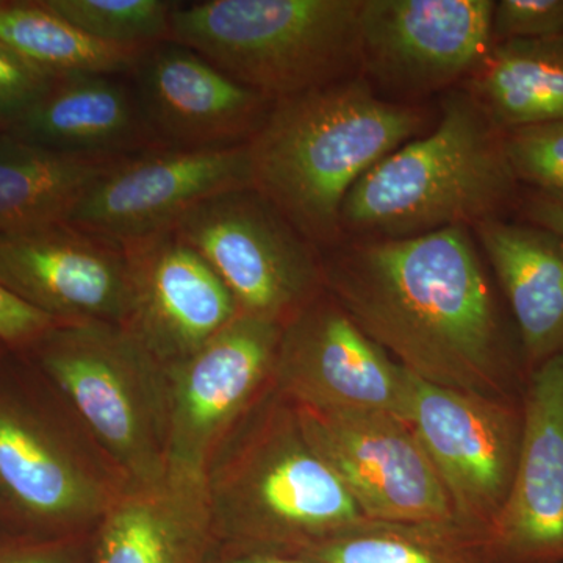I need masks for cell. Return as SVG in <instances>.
<instances>
[{"label": "cell", "instance_id": "cell-5", "mask_svg": "<svg viewBox=\"0 0 563 563\" xmlns=\"http://www.w3.org/2000/svg\"><path fill=\"white\" fill-rule=\"evenodd\" d=\"M124 483L32 363L0 354V512L11 531H95Z\"/></svg>", "mask_w": 563, "mask_h": 563}, {"label": "cell", "instance_id": "cell-28", "mask_svg": "<svg viewBox=\"0 0 563 563\" xmlns=\"http://www.w3.org/2000/svg\"><path fill=\"white\" fill-rule=\"evenodd\" d=\"M492 35L493 44L563 36V0H499Z\"/></svg>", "mask_w": 563, "mask_h": 563}, {"label": "cell", "instance_id": "cell-7", "mask_svg": "<svg viewBox=\"0 0 563 563\" xmlns=\"http://www.w3.org/2000/svg\"><path fill=\"white\" fill-rule=\"evenodd\" d=\"M363 0L179 2L169 41L272 101L350 79Z\"/></svg>", "mask_w": 563, "mask_h": 563}, {"label": "cell", "instance_id": "cell-14", "mask_svg": "<svg viewBox=\"0 0 563 563\" xmlns=\"http://www.w3.org/2000/svg\"><path fill=\"white\" fill-rule=\"evenodd\" d=\"M493 9V0H363L361 66L406 95L451 87L490 52Z\"/></svg>", "mask_w": 563, "mask_h": 563}, {"label": "cell", "instance_id": "cell-34", "mask_svg": "<svg viewBox=\"0 0 563 563\" xmlns=\"http://www.w3.org/2000/svg\"><path fill=\"white\" fill-rule=\"evenodd\" d=\"M3 532H13L9 523H7L5 517H3L2 512H0V533Z\"/></svg>", "mask_w": 563, "mask_h": 563}, {"label": "cell", "instance_id": "cell-27", "mask_svg": "<svg viewBox=\"0 0 563 563\" xmlns=\"http://www.w3.org/2000/svg\"><path fill=\"white\" fill-rule=\"evenodd\" d=\"M504 150L518 184L563 201V121L504 132Z\"/></svg>", "mask_w": 563, "mask_h": 563}, {"label": "cell", "instance_id": "cell-10", "mask_svg": "<svg viewBox=\"0 0 563 563\" xmlns=\"http://www.w3.org/2000/svg\"><path fill=\"white\" fill-rule=\"evenodd\" d=\"M282 325L239 313L198 351L165 365L168 470L206 476L218 448L272 385Z\"/></svg>", "mask_w": 563, "mask_h": 563}, {"label": "cell", "instance_id": "cell-9", "mask_svg": "<svg viewBox=\"0 0 563 563\" xmlns=\"http://www.w3.org/2000/svg\"><path fill=\"white\" fill-rule=\"evenodd\" d=\"M407 374L404 421L439 474L455 520L488 539L512 487L523 407Z\"/></svg>", "mask_w": 563, "mask_h": 563}, {"label": "cell", "instance_id": "cell-2", "mask_svg": "<svg viewBox=\"0 0 563 563\" xmlns=\"http://www.w3.org/2000/svg\"><path fill=\"white\" fill-rule=\"evenodd\" d=\"M426 124L424 110L379 98L357 77L288 96L246 143L252 188L317 250L336 246L352 187Z\"/></svg>", "mask_w": 563, "mask_h": 563}, {"label": "cell", "instance_id": "cell-32", "mask_svg": "<svg viewBox=\"0 0 563 563\" xmlns=\"http://www.w3.org/2000/svg\"><path fill=\"white\" fill-rule=\"evenodd\" d=\"M203 563H313L298 554L214 542Z\"/></svg>", "mask_w": 563, "mask_h": 563}, {"label": "cell", "instance_id": "cell-16", "mask_svg": "<svg viewBox=\"0 0 563 563\" xmlns=\"http://www.w3.org/2000/svg\"><path fill=\"white\" fill-rule=\"evenodd\" d=\"M129 79L162 147L246 144L274 102L233 80L198 52L169 40L147 47Z\"/></svg>", "mask_w": 563, "mask_h": 563}, {"label": "cell", "instance_id": "cell-31", "mask_svg": "<svg viewBox=\"0 0 563 563\" xmlns=\"http://www.w3.org/2000/svg\"><path fill=\"white\" fill-rule=\"evenodd\" d=\"M58 324L63 322L33 309L0 284V346L25 354Z\"/></svg>", "mask_w": 563, "mask_h": 563}, {"label": "cell", "instance_id": "cell-22", "mask_svg": "<svg viewBox=\"0 0 563 563\" xmlns=\"http://www.w3.org/2000/svg\"><path fill=\"white\" fill-rule=\"evenodd\" d=\"M118 161L44 150L0 131V235L68 221L85 192Z\"/></svg>", "mask_w": 563, "mask_h": 563}, {"label": "cell", "instance_id": "cell-35", "mask_svg": "<svg viewBox=\"0 0 563 563\" xmlns=\"http://www.w3.org/2000/svg\"><path fill=\"white\" fill-rule=\"evenodd\" d=\"M3 352H7L5 347L0 346V354H3Z\"/></svg>", "mask_w": 563, "mask_h": 563}, {"label": "cell", "instance_id": "cell-19", "mask_svg": "<svg viewBox=\"0 0 563 563\" xmlns=\"http://www.w3.org/2000/svg\"><path fill=\"white\" fill-rule=\"evenodd\" d=\"M214 543L206 477L125 481L92 531L91 563H203Z\"/></svg>", "mask_w": 563, "mask_h": 563}, {"label": "cell", "instance_id": "cell-13", "mask_svg": "<svg viewBox=\"0 0 563 563\" xmlns=\"http://www.w3.org/2000/svg\"><path fill=\"white\" fill-rule=\"evenodd\" d=\"M252 187L246 144L161 147L114 162L85 192L68 222L125 244L173 231L198 203Z\"/></svg>", "mask_w": 563, "mask_h": 563}, {"label": "cell", "instance_id": "cell-33", "mask_svg": "<svg viewBox=\"0 0 563 563\" xmlns=\"http://www.w3.org/2000/svg\"><path fill=\"white\" fill-rule=\"evenodd\" d=\"M523 214L529 224L558 233L563 239V201L536 192L525 199Z\"/></svg>", "mask_w": 563, "mask_h": 563}, {"label": "cell", "instance_id": "cell-17", "mask_svg": "<svg viewBox=\"0 0 563 563\" xmlns=\"http://www.w3.org/2000/svg\"><path fill=\"white\" fill-rule=\"evenodd\" d=\"M122 247L131 301L121 325L162 365L198 351L240 313L220 277L176 232Z\"/></svg>", "mask_w": 563, "mask_h": 563}, {"label": "cell", "instance_id": "cell-30", "mask_svg": "<svg viewBox=\"0 0 563 563\" xmlns=\"http://www.w3.org/2000/svg\"><path fill=\"white\" fill-rule=\"evenodd\" d=\"M55 80L0 46V131L20 120Z\"/></svg>", "mask_w": 563, "mask_h": 563}, {"label": "cell", "instance_id": "cell-4", "mask_svg": "<svg viewBox=\"0 0 563 563\" xmlns=\"http://www.w3.org/2000/svg\"><path fill=\"white\" fill-rule=\"evenodd\" d=\"M518 180L499 131L472 92L442 101L439 124L373 166L342 207L343 232L409 239L474 228L518 201Z\"/></svg>", "mask_w": 563, "mask_h": 563}, {"label": "cell", "instance_id": "cell-12", "mask_svg": "<svg viewBox=\"0 0 563 563\" xmlns=\"http://www.w3.org/2000/svg\"><path fill=\"white\" fill-rule=\"evenodd\" d=\"M296 412L307 440L366 520L461 525L407 422L384 413H328L302 407Z\"/></svg>", "mask_w": 563, "mask_h": 563}, {"label": "cell", "instance_id": "cell-24", "mask_svg": "<svg viewBox=\"0 0 563 563\" xmlns=\"http://www.w3.org/2000/svg\"><path fill=\"white\" fill-rule=\"evenodd\" d=\"M0 46L52 79L129 76L147 49L92 40L40 0H0Z\"/></svg>", "mask_w": 563, "mask_h": 563}, {"label": "cell", "instance_id": "cell-3", "mask_svg": "<svg viewBox=\"0 0 563 563\" xmlns=\"http://www.w3.org/2000/svg\"><path fill=\"white\" fill-rule=\"evenodd\" d=\"M214 542L296 554L366 521L269 385L206 470Z\"/></svg>", "mask_w": 563, "mask_h": 563}, {"label": "cell", "instance_id": "cell-29", "mask_svg": "<svg viewBox=\"0 0 563 563\" xmlns=\"http://www.w3.org/2000/svg\"><path fill=\"white\" fill-rule=\"evenodd\" d=\"M92 531L68 536L0 533V563H91Z\"/></svg>", "mask_w": 563, "mask_h": 563}, {"label": "cell", "instance_id": "cell-23", "mask_svg": "<svg viewBox=\"0 0 563 563\" xmlns=\"http://www.w3.org/2000/svg\"><path fill=\"white\" fill-rule=\"evenodd\" d=\"M466 91L503 132L563 121V36L493 44Z\"/></svg>", "mask_w": 563, "mask_h": 563}, {"label": "cell", "instance_id": "cell-25", "mask_svg": "<svg viewBox=\"0 0 563 563\" xmlns=\"http://www.w3.org/2000/svg\"><path fill=\"white\" fill-rule=\"evenodd\" d=\"M296 554L313 563H501L487 537L461 525L369 520Z\"/></svg>", "mask_w": 563, "mask_h": 563}, {"label": "cell", "instance_id": "cell-11", "mask_svg": "<svg viewBox=\"0 0 563 563\" xmlns=\"http://www.w3.org/2000/svg\"><path fill=\"white\" fill-rule=\"evenodd\" d=\"M407 376V369L322 291L282 325L272 385L302 409L384 413L404 421Z\"/></svg>", "mask_w": 563, "mask_h": 563}, {"label": "cell", "instance_id": "cell-26", "mask_svg": "<svg viewBox=\"0 0 563 563\" xmlns=\"http://www.w3.org/2000/svg\"><path fill=\"white\" fill-rule=\"evenodd\" d=\"M85 35L124 47H151L169 40L179 2L172 0H40Z\"/></svg>", "mask_w": 563, "mask_h": 563}, {"label": "cell", "instance_id": "cell-8", "mask_svg": "<svg viewBox=\"0 0 563 563\" xmlns=\"http://www.w3.org/2000/svg\"><path fill=\"white\" fill-rule=\"evenodd\" d=\"M173 231L220 277L240 313L285 324L324 291L317 247L255 188L211 196Z\"/></svg>", "mask_w": 563, "mask_h": 563}, {"label": "cell", "instance_id": "cell-1", "mask_svg": "<svg viewBox=\"0 0 563 563\" xmlns=\"http://www.w3.org/2000/svg\"><path fill=\"white\" fill-rule=\"evenodd\" d=\"M324 290L426 383L512 399V354L468 228L369 239L321 257Z\"/></svg>", "mask_w": 563, "mask_h": 563}, {"label": "cell", "instance_id": "cell-6", "mask_svg": "<svg viewBox=\"0 0 563 563\" xmlns=\"http://www.w3.org/2000/svg\"><path fill=\"white\" fill-rule=\"evenodd\" d=\"M22 355L125 481L165 476V365L128 329L101 321L58 324Z\"/></svg>", "mask_w": 563, "mask_h": 563}, {"label": "cell", "instance_id": "cell-21", "mask_svg": "<svg viewBox=\"0 0 563 563\" xmlns=\"http://www.w3.org/2000/svg\"><path fill=\"white\" fill-rule=\"evenodd\" d=\"M473 229L512 309L532 372L563 351V239L501 218Z\"/></svg>", "mask_w": 563, "mask_h": 563}, {"label": "cell", "instance_id": "cell-15", "mask_svg": "<svg viewBox=\"0 0 563 563\" xmlns=\"http://www.w3.org/2000/svg\"><path fill=\"white\" fill-rule=\"evenodd\" d=\"M0 284L63 324H122L131 301L122 244L68 221L2 233Z\"/></svg>", "mask_w": 563, "mask_h": 563}, {"label": "cell", "instance_id": "cell-18", "mask_svg": "<svg viewBox=\"0 0 563 563\" xmlns=\"http://www.w3.org/2000/svg\"><path fill=\"white\" fill-rule=\"evenodd\" d=\"M488 543L501 563L563 559V351L531 372L517 470Z\"/></svg>", "mask_w": 563, "mask_h": 563}, {"label": "cell", "instance_id": "cell-20", "mask_svg": "<svg viewBox=\"0 0 563 563\" xmlns=\"http://www.w3.org/2000/svg\"><path fill=\"white\" fill-rule=\"evenodd\" d=\"M62 154L121 158L161 150L129 76L63 77L7 131Z\"/></svg>", "mask_w": 563, "mask_h": 563}]
</instances>
